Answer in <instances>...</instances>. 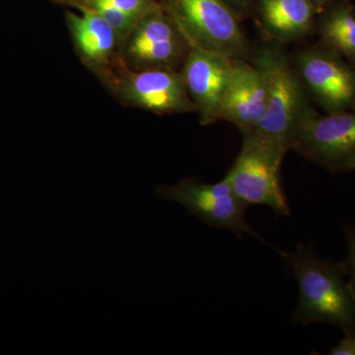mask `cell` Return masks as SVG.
<instances>
[{
  "instance_id": "6da1fadb",
  "label": "cell",
  "mask_w": 355,
  "mask_h": 355,
  "mask_svg": "<svg viewBox=\"0 0 355 355\" xmlns=\"http://www.w3.org/2000/svg\"><path fill=\"white\" fill-rule=\"evenodd\" d=\"M298 284L294 324L324 323L355 333V296L342 263L324 260L312 246L299 244L292 253L279 251Z\"/></svg>"
},
{
  "instance_id": "7a4b0ae2",
  "label": "cell",
  "mask_w": 355,
  "mask_h": 355,
  "mask_svg": "<svg viewBox=\"0 0 355 355\" xmlns=\"http://www.w3.org/2000/svg\"><path fill=\"white\" fill-rule=\"evenodd\" d=\"M289 149L286 144L259 133H243L241 151L224 179L248 209L266 205L277 217L291 216L280 175Z\"/></svg>"
},
{
  "instance_id": "3957f363",
  "label": "cell",
  "mask_w": 355,
  "mask_h": 355,
  "mask_svg": "<svg viewBox=\"0 0 355 355\" xmlns=\"http://www.w3.org/2000/svg\"><path fill=\"white\" fill-rule=\"evenodd\" d=\"M254 64L261 70L266 84L265 114L254 132L291 149L310 109L298 73L282 51L270 46L259 51Z\"/></svg>"
},
{
  "instance_id": "277c9868",
  "label": "cell",
  "mask_w": 355,
  "mask_h": 355,
  "mask_svg": "<svg viewBox=\"0 0 355 355\" xmlns=\"http://www.w3.org/2000/svg\"><path fill=\"white\" fill-rule=\"evenodd\" d=\"M167 9L189 46L230 60H243L246 55V37L226 0H168Z\"/></svg>"
},
{
  "instance_id": "5b68a950",
  "label": "cell",
  "mask_w": 355,
  "mask_h": 355,
  "mask_svg": "<svg viewBox=\"0 0 355 355\" xmlns=\"http://www.w3.org/2000/svg\"><path fill=\"white\" fill-rule=\"evenodd\" d=\"M156 196L180 203L191 216L212 227L226 229L239 238L245 234L259 237L247 221L248 207L225 179L214 184L186 179L175 186L158 187Z\"/></svg>"
},
{
  "instance_id": "8992f818",
  "label": "cell",
  "mask_w": 355,
  "mask_h": 355,
  "mask_svg": "<svg viewBox=\"0 0 355 355\" xmlns=\"http://www.w3.org/2000/svg\"><path fill=\"white\" fill-rule=\"evenodd\" d=\"M291 149L333 172L355 171V113L307 112Z\"/></svg>"
},
{
  "instance_id": "52a82bcc",
  "label": "cell",
  "mask_w": 355,
  "mask_h": 355,
  "mask_svg": "<svg viewBox=\"0 0 355 355\" xmlns=\"http://www.w3.org/2000/svg\"><path fill=\"white\" fill-rule=\"evenodd\" d=\"M299 78L331 114L355 106V72L329 51L311 50L296 60Z\"/></svg>"
},
{
  "instance_id": "ba28073f",
  "label": "cell",
  "mask_w": 355,
  "mask_h": 355,
  "mask_svg": "<svg viewBox=\"0 0 355 355\" xmlns=\"http://www.w3.org/2000/svg\"><path fill=\"white\" fill-rule=\"evenodd\" d=\"M189 48L182 76L202 125H211L221 121L222 104L234 60L198 46Z\"/></svg>"
},
{
  "instance_id": "9c48e42d",
  "label": "cell",
  "mask_w": 355,
  "mask_h": 355,
  "mask_svg": "<svg viewBox=\"0 0 355 355\" xmlns=\"http://www.w3.org/2000/svg\"><path fill=\"white\" fill-rule=\"evenodd\" d=\"M266 107V84L261 70L244 60H233L221 121L233 123L242 133L254 132L260 125Z\"/></svg>"
},
{
  "instance_id": "30bf717a",
  "label": "cell",
  "mask_w": 355,
  "mask_h": 355,
  "mask_svg": "<svg viewBox=\"0 0 355 355\" xmlns=\"http://www.w3.org/2000/svg\"><path fill=\"white\" fill-rule=\"evenodd\" d=\"M135 104L156 113H181L197 110L187 90L183 76L153 69L132 74L125 85Z\"/></svg>"
},
{
  "instance_id": "8fae6325",
  "label": "cell",
  "mask_w": 355,
  "mask_h": 355,
  "mask_svg": "<svg viewBox=\"0 0 355 355\" xmlns=\"http://www.w3.org/2000/svg\"><path fill=\"white\" fill-rule=\"evenodd\" d=\"M263 26L279 41H293L309 31L314 20L312 0H260Z\"/></svg>"
},
{
  "instance_id": "7c38bea8",
  "label": "cell",
  "mask_w": 355,
  "mask_h": 355,
  "mask_svg": "<svg viewBox=\"0 0 355 355\" xmlns=\"http://www.w3.org/2000/svg\"><path fill=\"white\" fill-rule=\"evenodd\" d=\"M83 15L67 14L72 34L84 57L101 62L111 55L116 43V30L101 15L83 7Z\"/></svg>"
},
{
  "instance_id": "4fadbf2b",
  "label": "cell",
  "mask_w": 355,
  "mask_h": 355,
  "mask_svg": "<svg viewBox=\"0 0 355 355\" xmlns=\"http://www.w3.org/2000/svg\"><path fill=\"white\" fill-rule=\"evenodd\" d=\"M180 38H183V35L172 18L157 9L142 17L135 26L128 44V55L132 58L146 49Z\"/></svg>"
},
{
  "instance_id": "5bb4252c",
  "label": "cell",
  "mask_w": 355,
  "mask_h": 355,
  "mask_svg": "<svg viewBox=\"0 0 355 355\" xmlns=\"http://www.w3.org/2000/svg\"><path fill=\"white\" fill-rule=\"evenodd\" d=\"M322 36L336 50L355 58V15L349 9L334 10L322 26Z\"/></svg>"
},
{
  "instance_id": "9a60e30c",
  "label": "cell",
  "mask_w": 355,
  "mask_h": 355,
  "mask_svg": "<svg viewBox=\"0 0 355 355\" xmlns=\"http://www.w3.org/2000/svg\"><path fill=\"white\" fill-rule=\"evenodd\" d=\"M86 7L95 11L96 13L99 14L103 18L108 21L112 27L116 30V34L123 35L133 31L139 21L137 18L123 12L120 9L112 6L108 2L104 1V0H87Z\"/></svg>"
},
{
  "instance_id": "2e32d148",
  "label": "cell",
  "mask_w": 355,
  "mask_h": 355,
  "mask_svg": "<svg viewBox=\"0 0 355 355\" xmlns=\"http://www.w3.org/2000/svg\"><path fill=\"white\" fill-rule=\"evenodd\" d=\"M104 1L108 2L123 12L139 20L147 14L159 9L154 0H104Z\"/></svg>"
},
{
  "instance_id": "e0dca14e",
  "label": "cell",
  "mask_w": 355,
  "mask_h": 355,
  "mask_svg": "<svg viewBox=\"0 0 355 355\" xmlns=\"http://www.w3.org/2000/svg\"><path fill=\"white\" fill-rule=\"evenodd\" d=\"M345 239H347V254L342 261L345 275L349 277L347 282L355 296V226H345Z\"/></svg>"
},
{
  "instance_id": "ac0fdd59",
  "label": "cell",
  "mask_w": 355,
  "mask_h": 355,
  "mask_svg": "<svg viewBox=\"0 0 355 355\" xmlns=\"http://www.w3.org/2000/svg\"><path fill=\"white\" fill-rule=\"evenodd\" d=\"M331 355H355V333L345 334V338L331 349Z\"/></svg>"
},
{
  "instance_id": "d6986e66",
  "label": "cell",
  "mask_w": 355,
  "mask_h": 355,
  "mask_svg": "<svg viewBox=\"0 0 355 355\" xmlns=\"http://www.w3.org/2000/svg\"><path fill=\"white\" fill-rule=\"evenodd\" d=\"M229 1L232 2V3H234L235 6H237L246 7L250 0H229Z\"/></svg>"
}]
</instances>
